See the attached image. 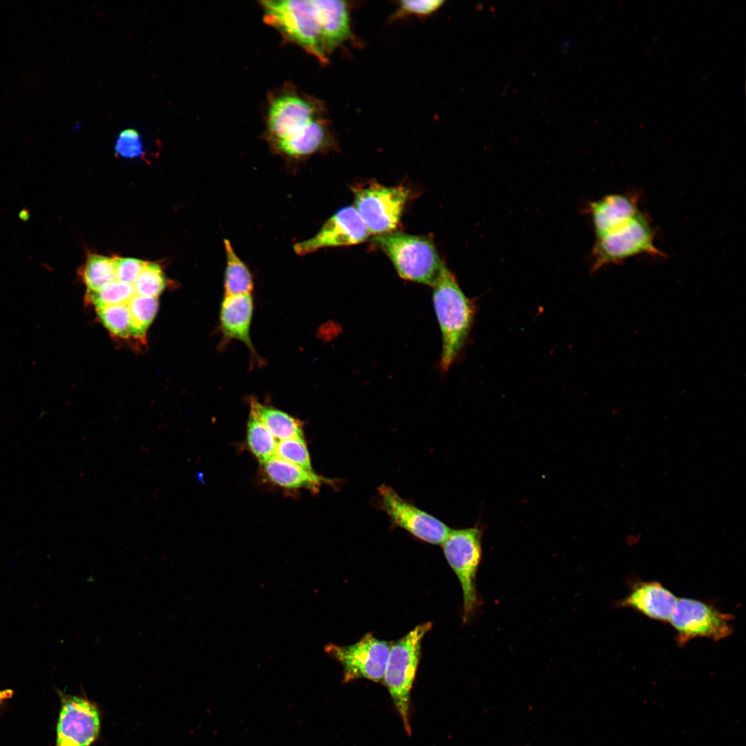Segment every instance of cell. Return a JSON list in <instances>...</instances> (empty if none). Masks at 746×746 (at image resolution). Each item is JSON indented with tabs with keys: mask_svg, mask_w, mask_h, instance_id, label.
<instances>
[{
	"mask_svg": "<svg viewBox=\"0 0 746 746\" xmlns=\"http://www.w3.org/2000/svg\"><path fill=\"white\" fill-rule=\"evenodd\" d=\"M250 411L278 439H303V423L287 413L263 405L254 399L250 401Z\"/></svg>",
	"mask_w": 746,
	"mask_h": 746,
	"instance_id": "obj_19",
	"label": "cell"
},
{
	"mask_svg": "<svg viewBox=\"0 0 746 746\" xmlns=\"http://www.w3.org/2000/svg\"><path fill=\"white\" fill-rule=\"evenodd\" d=\"M276 457L307 471L314 472L303 439L281 440L277 443Z\"/></svg>",
	"mask_w": 746,
	"mask_h": 746,
	"instance_id": "obj_27",
	"label": "cell"
},
{
	"mask_svg": "<svg viewBox=\"0 0 746 746\" xmlns=\"http://www.w3.org/2000/svg\"><path fill=\"white\" fill-rule=\"evenodd\" d=\"M678 598L656 581L635 584L619 606L630 608L646 617L661 622H669Z\"/></svg>",
	"mask_w": 746,
	"mask_h": 746,
	"instance_id": "obj_16",
	"label": "cell"
},
{
	"mask_svg": "<svg viewBox=\"0 0 746 746\" xmlns=\"http://www.w3.org/2000/svg\"><path fill=\"white\" fill-rule=\"evenodd\" d=\"M635 193H613L589 204L595 236H602L625 224L640 211Z\"/></svg>",
	"mask_w": 746,
	"mask_h": 746,
	"instance_id": "obj_15",
	"label": "cell"
},
{
	"mask_svg": "<svg viewBox=\"0 0 746 746\" xmlns=\"http://www.w3.org/2000/svg\"><path fill=\"white\" fill-rule=\"evenodd\" d=\"M265 475L276 485L288 489L307 488L318 492L323 484H332L331 479L307 471L277 457L262 463Z\"/></svg>",
	"mask_w": 746,
	"mask_h": 746,
	"instance_id": "obj_18",
	"label": "cell"
},
{
	"mask_svg": "<svg viewBox=\"0 0 746 746\" xmlns=\"http://www.w3.org/2000/svg\"><path fill=\"white\" fill-rule=\"evenodd\" d=\"M223 243L226 254L224 296L251 294L254 280L249 267L237 255L228 239H224Z\"/></svg>",
	"mask_w": 746,
	"mask_h": 746,
	"instance_id": "obj_20",
	"label": "cell"
},
{
	"mask_svg": "<svg viewBox=\"0 0 746 746\" xmlns=\"http://www.w3.org/2000/svg\"><path fill=\"white\" fill-rule=\"evenodd\" d=\"M158 298L135 294L126 303L133 338L143 340L158 308Z\"/></svg>",
	"mask_w": 746,
	"mask_h": 746,
	"instance_id": "obj_23",
	"label": "cell"
},
{
	"mask_svg": "<svg viewBox=\"0 0 746 746\" xmlns=\"http://www.w3.org/2000/svg\"><path fill=\"white\" fill-rule=\"evenodd\" d=\"M61 700L55 746H90L100 731V714L85 697L59 691Z\"/></svg>",
	"mask_w": 746,
	"mask_h": 746,
	"instance_id": "obj_12",
	"label": "cell"
},
{
	"mask_svg": "<svg viewBox=\"0 0 746 746\" xmlns=\"http://www.w3.org/2000/svg\"><path fill=\"white\" fill-rule=\"evenodd\" d=\"M365 223L353 206L336 211L312 238L294 245L295 253L304 256L318 249L351 246L367 241L370 238Z\"/></svg>",
	"mask_w": 746,
	"mask_h": 746,
	"instance_id": "obj_13",
	"label": "cell"
},
{
	"mask_svg": "<svg viewBox=\"0 0 746 746\" xmlns=\"http://www.w3.org/2000/svg\"><path fill=\"white\" fill-rule=\"evenodd\" d=\"M115 149L117 155L126 158L142 155L143 145L138 131L133 128L122 131L117 137Z\"/></svg>",
	"mask_w": 746,
	"mask_h": 746,
	"instance_id": "obj_29",
	"label": "cell"
},
{
	"mask_svg": "<svg viewBox=\"0 0 746 746\" xmlns=\"http://www.w3.org/2000/svg\"><path fill=\"white\" fill-rule=\"evenodd\" d=\"M135 294L132 285L115 280L97 291H86V299L97 310L108 306L126 305Z\"/></svg>",
	"mask_w": 746,
	"mask_h": 746,
	"instance_id": "obj_24",
	"label": "cell"
},
{
	"mask_svg": "<svg viewBox=\"0 0 746 746\" xmlns=\"http://www.w3.org/2000/svg\"><path fill=\"white\" fill-rule=\"evenodd\" d=\"M372 242L388 257L401 278L434 286L444 262L430 238L395 230L374 236Z\"/></svg>",
	"mask_w": 746,
	"mask_h": 746,
	"instance_id": "obj_4",
	"label": "cell"
},
{
	"mask_svg": "<svg viewBox=\"0 0 746 746\" xmlns=\"http://www.w3.org/2000/svg\"><path fill=\"white\" fill-rule=\"evenodd\" d=\"M321 24L324 50L329 57L346 41H354L351 30L350 5L338 0H314Z\"/></svg>",
	"mask_w": 746,
	"mask_h": 746,
	"instance_id": "obj_17",
	"label": "cell"
},
{
	"mask_svg": "<svg viewBox=\"0 0 746 746\" xmlns=\"http://www.w3.org/2000/svg\"><path fill=\"white\" fill-rule=\"evenodd\" d=\"M392 643L368 633L351 645L329 643L325 651L343 666L345 681L366 678L380 682L383 680Z\"/></svg>",
	"mask_w": 746,
	"mask_h": 746,
	"instance_id": "obj_10",
	"label": "cell"
},
{
	"mask_svg": "<svg viewBox=\"0 0 746 746\" xmlns=\"http://www.w3.org/2000/svg\"><path fill=\"white\" fill-rule=\"evenodd\" d=\"M481 537L482 530L477 526L451 530L442 544L446 559L461 586L465 620L473 616L479 604L476 577L482 555Z\"/></svg>",
	"mask_w": 746,
	"mask_h": 746,
	"instance_id": "obj_8",
	"label": "cell"
},
{
	"mask_svg": "<svg viewBox=\"0 0 746 746\" xmlns=\"http://www.w3.org/2000/svg\"><path fill=\"white\" fill-rule=\"evenodd\" d=\"M97 316L111 334L120 338H133L131 317L126 305L97 309Z\"/></svg>",
	"mask_w": 746,
	"mask_h": 746,
	"instance_id": "obj_25",
	"label": "cell"
},
{
	"mask_svg": "<svg viewBox=\"0 0 746 746\" xmlns=\"http://www.w3.org/2000/svg\"><path fill=\"white\" fill-rule=\"evenodd\" d=\"M13 691L11 689L0 690V705L7 699L12 698Z\"/></svg>",
	"mask_w": 746,
	"mask_h": 746,
	"instance_id": "obj_31",
	"label": "cell"
},
{
	"mask_svg": "<svg viewBox=\"0 0 746 746\" xmlns=\"http://www.w3.org/2000/svg\"><path fill=\"white\" fill-rule=\"evenodd\" d=\"M264 21L287 41L326 64L321 24L314 0L260 1Z\"/></svg>",
	"mask_w": 746,
	"mask_h": 746,
	"instance_id": "obj_3",
	"label": "cell"
},
{
	"mask_svg": "<svg viewBox=\"0 0 746 746\" xmlns=\"http://www.w3.org/2000/svg\"><path fill=\"white\" fill-rule=\"evenodd\" d=\"M655 233L648 216L642 211L619 228L597 237L592 251L593 271L629 258L647 254L664 257L654 242Z\"/></svg>",
	"mask_w": 746,
	"mask_h": 746,
	"instance_id": "obj_6",
	"label": "cell"
},
{
	"mask_svg": "<svg viewBox=\"0 0 746 746\" xmlns=\"http://www.w3.org/2000/svg\"><path fill=\"white\" fill-rule=\"evenodd\" d=\"M247 439L250 450L261 464L276 457L277 442L275 437L251 411Z\"/></svg>",
	"mask_w": 746,
	"mask_h": 746,
	"instance_id": "obj_22",
	"label": "cell"
},
{
	"mask_svg": "<svg viewBox=\"0 0 746 746\" xmlns=\"http://www.w3.org/2000/svg\"><path fill=\"white\" fill-rule=\"evenodd\" d=\"M431 627V622L418 625L392 642L387 662L383 681L408 734L410 733V692L420 660L421 642Z\"/></svg>",
	"mask_w": 746,
	"mask_h": 746,
	"instance_id": "obj_5",
	"label": "cell"
},
{
	"mask_svg": "<svg viewBox=\"0 0 746 746\" xmlns=\"http://www.w3.org/2000/svg\"><path fill=\"white\" fill-rule=\"evenodd\" d=\"M380 508L393 526L430 544H443L451 529L443 522L403 499L392 488H378Z\"/></svg>",
	"mask_w": 746,
	"mask_h": 746,
	"instance_id": "obj_11",
	"label": "cell"
},
{
	"mask_svg": "<svg viewBox=\"0 0 746 746\" xmlns=\"http://www.w3.org/2000/svg\"><path fill=\"white\" fill-rule=\"evenodd\" d=\"M443 1L441 0H403L399 2L392 19H398L408 15L428 16L437 10Z\"/></svg>",
	"mask_w": 746,
	"mask_h": 746,
	"instance_id": "obj_28",
	"label": "cell"
},
{
	"mask_svg": "<svg viewBox=\"0 0 746 746\" xmlns=\"http://www.w3.org/2000/svg\"><path fill=\"white\" fill-rule=\"evenodd\" d=\"M87 291H95L117 280L113 259L104 255L89 253L79 271Z\"/></svg>",
	"mask_w": 746,
	"mask_h": 746,
	"instance_id": "obj_21",
	"label": "cell"
},
{
	"mask_svg": "<svg viewBox=\"0 0 746 746\" xmlns=\"http://www.w3.org/2000/svg\"><path fill=\"white\" fill-rule=\"evenodd\" d=\"M353 206L369 233L374 236L395 231L410 197L403 186L368 182L352 188Z\"/></svg>",
	"mask_w": 746,
	"mask_h": 746,
	"instance_id": "obj_7",
	"label": "cell"
},
{
	"mask_svg": "<svg viewBox=\"0 0 746 746\" xmlns=\"http://www.w3.org/2000/svg\"><path fill=\"white\" fill-rule=\"evenodd\" d=\"M326 117L323 102L291 84L271 92L265 111V139L271 150L303 136Z\"/></svg>",
	"mask_w": 746,
	"mask_h": 746,
	"instance_id": "obj_2",
	"label": "cell"
},
{
	"mask_svg": "<svg viewBox=\"0 0 746 746\" xmlns=\"http://www.w3.org/2000/svg\"><path fill=\"white\" fill-rule=\"evenodd\" d=\"M253 312L254 300L251 294L224 296L220 313L222 345H226L231 340L241 341L256 360L260 361L250 336Z\"/></svg>",
	"mask_w": 746,
	"mask_h": 746,
	"instance_id": "obj_14",
	"label": "cell"
},
{
	"mask_svg": "<svg viewBox=\"0 0 746 746\" xmlns=\"http://www.w3.org/2000/svg\"><path fill=\"white\" fill-rule=\"evenodd\" d=\"M432 287L433 305L442 336L440 365L447 372L468 338L475 308L445 262Z\"/></svg>",
	"mask_w": 746,
	"mask_h": 746,
	"instance_id": "obj_1",
	"label": "cell"
},
{
	"mask_svg": "<svg viewBox=\"0 0 746 746\" xmlns=\"http://www.w3.org/2000/svg\"><path fill=\"white\" fill-rule=\"evenodd\" d=\"M133 286L137 295L158 298L166 286V278L159 264L146 261Z\"/></svg>",
	"mask_w": 746,
	"mask_h": 746,
	"instance_id": "obj_26",
	"label": "cell"
},
{
	"mask_svg": "<svg viewBox=\"0 0 746 746\" xmlns=\"http://www.w3.org/2000/svg\"><path fill=\"white\" fill-rule=\"evenodd\" d=\"M733 616L713 605L691 598H678L669 622L680 646L697 638L719 641L733 632Z\"/></svg>",
	"mask_w": 746,
	"mask_h": 746,
	"instance_id": "obj_9",
	"label": "cell"
},
{
	"mask_svg": "<svg viewBox=\"0 0 746 746\" xmlns=\"http://www.w3.org/2000/svg\"><path fill=\"white\" fill-rule=\"evenodd\" d=\"M117 280L132 285L146 261L133 258L113 257Z\"/></svg>",
	"mask_w": 746,
	"mask_h": 746,
	"instance_id": "obj_30",
	"label": "cell"
}]
</instances>
